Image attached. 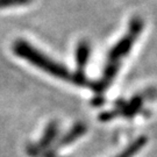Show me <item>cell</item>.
<instances>
[{"mask_svg":"<svg viewBox=\"0 0 157 157\" xmlns=\"http://www.w3.org/2000/svg\"><path fill=\"white\" fill-rule=\"evenodd\" d=\"M90 56V45L86 41H82L78 43L77 51H76V61H77V67H78L79 73H84V67L87 63Z\"/></svg>","mask_w":157,"mask_h":157,"instance_id":"cell-3","label":"cell"},{"mask_svg":"<svg viewBox=\"0 0 157 157\" xmlns=\"http://www.w3.org/2000/svg\"><path fill=\"white\" fill-rule=\"evenodd\" d=\"M32 0H0V8L14 7V6H22L29 4Z\"/></svg>","mask_w":157,"mask_h":157,"instance_id":"cell-6","label":"cell"},{"mask_svg":"<svg viewBox=\"0 0 157 157\" xmlns=\"http://www.w3.org/2000/svg\"><path fill=\"white\" fill-rule=\"evenodd\" d=\"M142 28H143V21L141 20L140 17H134L132 20V22H130V26H129L128 34L124 36V39L120 40V42L115 47H113V49L109 52V55H108L109 61H108V63L120 64L121 58L126 56L130 51L135 40L137 39V36L140 35Z\"/></svg>","mask_w":157,"mask_h":157,"instance_id":"cell-2","label":"cell"},{"mask_svg":"<svg viewBox=\"0 0 157 157\" xmlns=\"http://www.w3.org/2000/svg\"><path fill=\"white\" fill-rule=\"evenodd\" d=\"M85 126L84 124H76L75 127H73L72 129V132H71V134L69 133V134L63 139V143L64 144H69L70 142H72L73 140H76L77 137H79L82 134H84V132H85Z\"/></svg>","mask_w":157,"mask_h":157,"instance_id":"cell-5","label":"cell"},{"mask_svg":"<svg viewBox=\"0 0 157 157\" xmlns=\"http://www.w3.org/2000/svg\"><path fill=\"white\" fill-rule=\"evenodd\" d=\"M146 143H147V137L146 136H141V137H139L136 141H134V142H133V143H132L124 151H122L119 156H117V157H133V156H135L139 150H141L143 147L146 146Z\"/></svg>","mask_w":157,"mask_h":157,"instance_id":"cell-4","label":"cell"},{"mask_svg":"<svg viewBox=\"0 0 157 157\" xmlns=\"http://www.w3.org/2000/svg\"><path fill=\"white\" fill-rule=\"evenodd\" d=\"M13 49H14V52L17 54V56L26 58V61H28L29 63L34 64L35 67H40L41 70H43V71H45V72L51 75V76H54V77L64 79V80L71 82L73 84L80 85V86L90 85V83H89L87 78L85 77L84 73H71L70 71H67L64 67L59 65L58 63L54 62L52 59L48 58L42 52H40L37 49H35L34 47H32L26 41H22V40L17 41L13 45Z\"/></svg>","mask_w":157,"mask_h":157,"instance_id":"cell-1","label":"cell"}]
</instances>
